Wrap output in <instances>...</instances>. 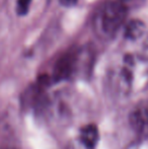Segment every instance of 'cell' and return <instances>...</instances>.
<instances>
[{"mask_svg": "<svg viewBox=\"0 0 148 149\" xmlns=\"http://www.w3.org/2000/svg\"><path fill=\"white\" fill-rule=\"evenodd\" d=\"M127 9L122 1L107 2L97 16V26L99 33L106 37L115 35L123 26Z\"/></svg>", "mask_w": 148, "mask_h": 149, "instance_id": "1", "label": "cell"}, {"mask_svg": "<svg viewBox=\"0 0 148 149\" xmlns=\"http://www.w3.org/2000/svg\"><path fill=\"white\" fill-rule=\"evenodd\" d=\"M130 127L141 139L148 138V102L135 107L129 116Z\"/></svg>", "mask_w": 148, "mask_h": 149, "instance_id": "2", "label": "cell"}, {"mask_svg": "<svg viewBox=\"0 0 148 149\" xmlns=\"http://www.w3.org/2000/svg\"><path fill=\"white\" fill-rule=\"evenodd\" d=\"M75 65V56L72 54H67L59 59L55 66L54 75L57 79L67 78L73 72Z\"/></svg>", "mask_w": 148, "mask_h": 149, "instance_id": "3", "label": "cell"}, {"mask_svg": "<svg viewBox=\"0 0 148 149\" xmlns=\"http://www.w3.org/2000/svg\"><path fill=\"white\" fill-rule=\"evenodd\" d=\"M78 138L82 142H84L86 145H88L89 147L94 148L99 138V130H97V128L95 126L87 125L81 129L80 135H79Z\"/></svg>", "mask_w": 148, "mask_h": 149, "instance_id": "4", "label": "cell"}, {"mask_svg": "<svg viewBox=\"0 0 148 149\" xmlns=\"http://www.w3.org/2000/svg\"><path fill=\"white\" fill-rule=\"evenodd\" d=\"M145 24L141 20H131L126 24L125 29V37L129 40H137L144 33Z\"/></svg>", "mask_w": 148, "mask_h": 149, "instance_id": "5", "label": "cell"}, {"mask_svg": "<svg viewBox=\"0 0 148 149\" xmlns=\"http://www.w3.org/2000/svg\"><path fill=\"white\" fill-rule=\"evenodd\" d=\"M32 0H17L16 2V12L19 15H24L30 9Z\"/></svg>", "mask_w": 148, "mask_h": 149, "instance_id": "6", "label": "cell"}, {"mask_svg": "<svg viewBox=\"0 0 148 149\" xmlns=\"http://www.w3.org/2000/svg\"><path fill=\"white\" fill-rule=\"evenodd\" d=\"M67 149H93V148L89 147L84 142L81 141L79 138H77V139H74L73 141L70 142Z\"/></svg>", "mask_w": 148, "mask_h": 149, "instance_id": "7", "label": "cell"}, {"mask_svg": "<svg viewBox=\"0 0 148 149\" xmlns=\"http://www.w3.org/2000/svg\"><path fill=\"white\" fill-rule=\"evenodd\" d=\"M59 2L62 4L63 6L66 7H69V6H73L78 2V0H59Z\"/></svg>", "mask_w": 148, "mask_h": 149, "instance_id": "8", "label": "cell"}, {"mask_svg": "<svg viewBox=\"0 0 148 149\" xmlns=\"http://www.w3.org/2000/svg\"><path fill=\"white\" fill-rule=\"evenodd\" d=\"M5 149H15V148H5Z\"/></svg>", "mask_w": 148, "mask_h": 149, "instance_id": "9", "label": "cell"}]
</instances>
